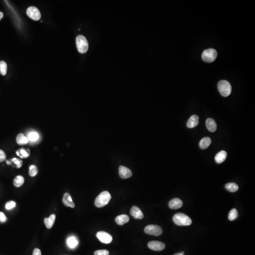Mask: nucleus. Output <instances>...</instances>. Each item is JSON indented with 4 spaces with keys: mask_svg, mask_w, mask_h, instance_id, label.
Returning <instances> with one entry per match:
<instances>
[{
    "mask_svg": "<svg viewBox=\"0 0 255 255\" xmlns=\"http://www.w3.org/2000/svg\"><path fill=\"white\" fill-rule=\"evenodd\" d=\"M111 199V195L107 191L102 192L95 198V205L98 208H100L107 205Z\"/></svg>",
    "mask_w": 255,
    "mask_h": 255,
    "instance_id": "1",
    "label": "nucleus"
},
{
    "mask_svg": "<svg viewBox=\"0 0 255 255\" xmlns=\"http://www.w3.org/2000/svg\"><path fill=\"white\" fill-rule=\"evenodd\" d=\"M173 221L179 226H189L192 224V220L189 217L181 213L175 214L173 217Z\"/></svg>",
    "mask_w": 255,
    "mask_h": 255,
    "instance_id": "2",
    "label": "nucleus"
},
{
    "mask_svg": "<svg viewBox=\"0 0 255 255\" xmlns=\"http://www.w3.org/2000/svg\"><path fill=\"white\" fill-rule=\"evenodd\" d=\"M76 42L77 49L79 52L81 53H85L87 52L88 49V43L85 36L82 35H79L76 37Z\"/></svg>",
    "mask_w": 255,
    "mask_h": 255,
    "instance_id": "3",
    "label": "nucleus"
},
{
    "mask_svg": "<svg viewBox=\"0 0 255 255\" xmlns=\"http://www.w3.org/2000/svg\"><path fill=\"white\" fill-rule=\"evenodd\" d=\"M218 88L220 93L224 97H227L231 94L232 87L228 81L221 80L218 83Z\"/></svg>",
    "mask_w": 255,
    "mask_h": 255,
    "instance_id": "4",
    "label": "nucleus"
},
{
    "mask_svg": "<svg viewBox=\"0 0 255 255\" xmlns=\"http://www.w3.org/2000/svg\"><path fill=\"white\" fill-rule=\"evenodd\" d=\"M217 56L216 51L215 49H210L205 50L202 54L203 60L207 63H212L215 61Z\"/></svg>",
    "mask_w": 255,
    "mask_h": 255,
    "instance_id": "5",
    "label": "nucleus"
},
{
    "mask_svg": "<svg viewBox=\"0 0 255 255\" xmlns=\"http://www.w3.org/2000/svg\"><path fill=\"white\" fill-rule=\"evenodd\" d=\"M145 233L152 235H161L162 233V230L160 226L156 225H149L146 226L144 229Z\"/></svg>",
    "mask_w": 255,
    "mask_h": 255,
    "instance_id": "6",
    "label": "nucleus"
},
{
    "mask_svg": "<svg viewBox=\"0 0 255 255\" xmlns=\"http://www.w3.org/2000/svg\"><path fill=\"white\" fill-rule=\"evenodd\" d=\"M27 14L30 18L36 21L40 20L41 17L39 9L34 6H31L27 9Z\"/></svg>",
    "mask_w": 255,
    "mask_h": 255,
    "instance_id": "7",
    "label": "nucleus"
},
{
    "mask_svg": "<svg viewBox=\"0 0 255 255\" xmlns=\"http://www.w3.org/2000/svg\"><path fill=\"white\" fill-rule=\"evenodd\" d=\"M96 237L101 242L104 244H109L113 240V237L106 232L100 231L96 233Z\"/></svg>",
    "mask_w": 255,
    "mask_h": 255,
    "instance_id": "8",
    "label": "nucleus"
},
{
    "mask_svg": "<svg viewBox=\"0 0 255 255\" xmlns=\"http://www.w3.org/2000/svg\"><path fill=\"white\" fill-rule=\"evenodd\" d=\"M148 247L150 249L153 251H162L165 248V244L162 242L159 241H151L149 242Z\"/></svg>",
    "mask_w": 255,
    "mask_h": 255,
    "instance_id": "9",
    "label": "nucleus"
},
{
    "mask_svg": "<svg viewBox=\"0 0 255 255\" xmlns=\"http://www.w3.org/2000/svg\"><path fill=\"white\" fill-rule=\"evenodd\" d=\"M119 174L121 178L126 179L131 177L132 173L129 168L125 167L124 166H120L119 168Z\"/></svg>",
    "mask_w": 255,
    "mask_h": 255,
    "instance_id": "10",
    "label": "nucleus"
},
{
    "mask_svg": "<svg viewBox=\"0 0 255 255\" xmlns=\"http://www.w3.org/2000/svg\"><path fill=\"white\" fill-rule=\"evenodd\" d=\"M130 214L135 219H142L144 218V215L142 212L136 206H133L131 208Z\"/></svg>",
    "mask_w": 255,
    "mask_h": 255,
    "instance_id": "11",
    "label": "nucleus"
},
{
    "mask_svg": "<svg viewBox=\"0 0 255 255\" xmlns=\"http://www.w3.org/2000/svg\"><path fill=\"white\" fill-rule=\"evenodd\" d=\"M63 202L66 206L70 207L71 208H75L74 203L73 202L71 195L68 193H65L64 194Z\"/></svg>",
    "mask_w": 255,
    "mask_h": 255,
    "instance_id": "12",
    "label": "nucleus"
},
{
    "mask_svg": "<svg viewBox=\"0 0 255 255\" xmlns=\"http://www.w3.org/2000/svg\"><path fill=\"white\" fill-rule=\"evenodd\" d=\"M183 205L182 201L179 198H175L171 200L169 203V206L172 209L180 208Z\"/></svg>",
    "mask_w": 255,
    "mask_h": 255,
    "instance_id": "13",
    "label": "nucleus"
},
{
    "mask_svg": "<svg viewBox=\"0 0 255 255\" xmlns=\"http://www.w3.org/2000/svg\"><path fill=\"white\" fill-rule=\"evenodd\" d=\"M16 154L21 158L26 159L29 157L30 155V151L29 149L26 148H21L16 151Z\"/></svg>",
    "mask_w": 255,
    "mask_h": 255,
    "instance_id": "14",
    "label": "nucleus"
},
{
    "mask_svg": "<svg viewBox=\"0 0 255 255\" xmlns=\"http://www.w3.org/2000/svg\"><path fill=\"white\" fill-rule=\"evenodd\" d=\"M199 123V117L196 115H193L190 117L187 123V126L189 128H193L197 126Z\"/></svg>",
    "mask_w": 255,
    "mask_h": 255,
    "instance_id": "15",
    "label": "nucleus"
},
{
    "mask_svg": "<svg viewBox=\"0 0 255 255\" xmlns=\"http://www.w3.org/2000/svg\"><path fill=\"white\" fill-rule=\"evenodd\" d=\"M206 126L207 129L210 132H213L217 130V125L214 119L212 118H208L206 119Z\"/></svg>",
    "mask_w": 255,
    "mask_h": 255,
    "instance_id": "16",
    "label": "nucleus"
},
{
    "mask_svg": "<svg viewBox=\"0 0 255 255\" xmlns=\"http://www.w3.org/2000/svg\"><path fill=\"white\" fill-rule=\"evenodd\" d=\"M130 221V217L126 215H121L117 216L115 218V221L119 225H123Z\"/></svg>",
    "mask_w": 255,
    "mask_h": 255,
    "instance_id": "17",
    "label": "nucleus"
},
{
    "mask_svg": "<svg viewBox=\"0 0 255 255\" xmlns=\"http://www.w3.org/2000/svg\"><path fill=\"white\" fill-rule=\"evenodd\" d=\"M227 156V153L225 151H221L217 154L215 157V161L218 164H221L224 162Z\"/></svg>",
    "mask_w": 255,
    "mask_h": 255,
    "instance_id": "18",
    "label": "nucleus"
},
{
    "mask_svg": "<svg viewBox=\"0 0 255 255\" xmlns=\"http://www.w3.org/2000/svg\"><path fill=\"white\" fill-rule=\"evenodd\" d=\"M56 216L55 214H52L50 216L49 218H45L44 223L47 228L51 229L52 228L55 221Z\"/></svg>",
    "mask_w": 255,
    "mask_h": 255,
    "instance_id": "19",
    "label": "nucleus"
},
{
    "mask_svg": "<svg viewBox=\"0 0 255 255\" xmlns=\"http://www.w3.org/2000/svg\"><path fill=\"white\" fill-rule=\"evenodd\" d=\"M16 142L20 145H24L28 144V139L23 134L19 133L16 137Z\"/></svg>",
    "mask_w": 255,
    "mask_h": 255,
    "instance_id": "20",
    "label": "nucleus"
},
{
    "mask_svg": "<svg viewBox=\"0 0 255 255\" xmlns=\"http://www.w3.org/2000/svg\"><path fill=\"white\" fill-rule=\"evenodd\" d=\"M211 143V140L208 137L202 138L200 142V146L202 149H205L209 147Z\"/></svg>",
    "mask_w": 255,
    "mask_h": 255,
    "instance_id": "21",
    "label": "nucleus"
},
{
    "mask_svg": "<svg viewBox=\"0 0 255 255\" xmlns=\"http://www.w3.org/2000/svg\"><path fill=\"white\" fill-rule=\"evenodd\" d=\"M24 181L25 180L23 177L21 175H18L15 178L13 183L15 187L19 188L22 186V185L24 183Z\"/></svg>",
    "mask_w": 255,
    "mask_h": 255,
    "instance_id": "22",
    "label": "nucleus"
},
{
    "mask_svg": "<svg viewBox=\"0 0 255 255\" xmlns=\"http://www.w3.org/2000/svg\"><path fill=\"white\" fill-rule=\"evenodd\" d=\"M225 188L226 190L231 192H235L239 189L238 185L235 183H227L225 185Z\"/></svg>",
    "mask_w": 255,
    "mask_h": 255,
    "instance_id": "23",
    "label": "nucleus"
},
{
    "mask_svg": "<svg viewBox=\"0 0 255 255\" xmlns=\"http://www.w3.org/2000/svg\"><path fill=\"white\" fill-rule=\"evenodd\" d=\"M68 245L71 248H74L78 244V241L75 237H71L67 240Z\"/></svg>",
    "mask_w": 255,
    "mask_h": 255,
    "instance_id": "24",
    "label": "nucleus"
},
{
    "mask_svg": "<svg viewBox=\"0 0 255 255\" xmlns=\"http://www.w3.org/2000/svg\"><path fill=\"white\" fill-rule=\"evenodd\" d=\"M38 173V168L36 165H32L29 167V174L31 177H35Z\"/></svg>",
    "mask_w": 255,
    "mask_h": 255,
    "instance_id": "25",
    "label": "nucleus"
},
{
    "mask_svg": "<svg viewBox=\"0 0 255 255\" xmlns=\"http://www.w3.org/2000/svg\"><path fill=\"white\" fill-rule=\"evenodd\" d=\"M238 216V213L236 209H232L229 213L228 218L230 221L235 220Z\"/></svg>",
    "mask_w": 255,
    "mask_h": 255,
    "instance_id": "26",
    "label": "nucleus"
},
{
    "mask_svg": "<svg viewBox=\"0 0 255 255\" xmlns=\"http://www.w3.org/2000/svg\"><path fill=\"white\" fill-rule=\"evenodd\" d=\"M7 64L4 61L0 62V73L1 75L4 76L7 72Z\"/></svg>",
    "mask_w": 255,
    "mask_h": 255,
    "instance_id": "27",
    "label": "nucleus"
},
{
    "mask_svg": "<svg viewBox=\"0 0 255 255\" xmlns=\"http://www.w3.org/2000/svg\"><path fill=\"white\" fill-rule=\"evenodd\" d=\"M11 162L14 163V165H15V167L18 168V169L21 168L23 164L22 160L19 159V158H13V159H12Z\"/></svg>",
    "mask_w": 255,
    "mask_h": 255,
    "instance_id": "28",
    "label": "nucleus"
},
{
    "mask_svg": "<svg viewBox=\"0 0 255 255\" xmlns=\"http://www.w3.org/2000/svg\"><path fill=\"white\" fill-rule=\"evenodd\" d=\"M28 140H30L31 141H36V140H38V138H39V135H38L37 132H30V133L28 135Z\"/></svg>",
    "mask_w": 255,
    "mask_h": 255,
    "instance_id": "29",
    "label": "nucleus"
},
{
    "mask_svg": "<svg viewBox=\"0 0 255 255\" xmlns=\"http://www.w3.org/2000/svg\"><path fill=\"white\" fill-rule=\"evenodd\" d=\"M16 206V203L14 201H9L5 205V208L7 210H11Z\"/></svg>",
    "mask_w": 255,
    "mask_h": 255,
    "instance_id": "30",
    "label": "nucleus"
},
{
    "mask_svg": "<svg viewBox=\"0 0 255 255\" xmlns=\"http://www.w3.org/2000/svg\"><path fill=\"white\" fill-rule=\"evenodd\" d=\"M109 252L107 250L102 249L95 251L94 253V255H109Z\"/></svg>",
    "mask_w": 255,
    "mask_h": 255,
    "instance_id": "31",
    "label": "nucleus"
},
{
    "mask_svg": "<svg viewBox=\"0 0 255 255\" xmlns=\"http://www.w3.org/2000/svg\"><path fill=\"white\" fill-rule=\"evenodd\" d=\"M6 158V154L3 150L0 149V162L4 161Z\"/></svg>",
    "mask_w": 255,
    "mask_h": 255,
    "instance_id": "32",
    "label": "nucleus"
},
{
    "mask_svg": "<svg viewBox=\"0 0 255 255\" xmlns=\"http://www.w3.org/2000/svg\"><path fill=\"white\" fill-rule=\"evenodd\" d=\"M7 218L5 216L4 213L2 212H0V221L1 222H5L6 221Z\"/></svg>",
    "mask_w": 255,
    "mask_h": 255,
    "instance_id": "33",
    "label": "nucleus"
},
{
    "mask_svg": "<svg viewBox=\"0 0 255 255\" xmlns=\"http://www.w3.org/2000/svg\"><path fill=\"white\" fill-rule=\"evenodd\" d=\"M33 255H41V251L39 248H35L33 251Z\"/></svg>",
    "mask_w": 255,
    "mask_h": 255,
    "instance_id": "34",
    "label": "nucleus"
},
{
    "mask_svg": "<svg viewBox=\"0 0 255 255\" xmlns=\"http://www.w3.org/2000/svg\"><path fill=\"white\" fill-rule=\"evenodd\" d=\"M3 17H4V14H3V13L0 12V20H1V19H2Z\"/></svg>",
    "mask_w": 255,
    "mask_h": 255,
    "instance_id": "35",
    "label": "nucleus"
},
{
    "mask_svg": "<svg viewBox=\"0 0 255 255\" xmlns=\"http://www.w3.org/2000/svg\"><path fill=\"white\" fill-rule=\"evenodd\" d=\"M7 165H11V161H9V160H7Z\"/></svg>",
    "mask_w": 255,
    "mask_h": 255,
    "instance_id": "36",
    "label": "nucleus"
},
{
    "mask_svg": "<svg viewBox=\"0 0 255 255\" xmlns=\"http://www.w3.org/2000/svg\"><path fill=\"white\" fill-rule=\"evenodd\" d=\"M174 255H184V254H182V253H176V254H174Z\"/></svg>",
    "mask_w": 255,
    "mask_h": 255,
    "instance_id": "37",
    "label": "nucleus"
}]
</instances>
